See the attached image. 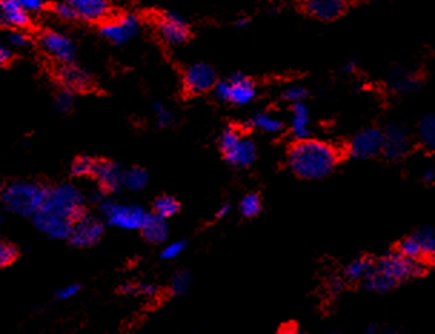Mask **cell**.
<instances>
[{"instance_id": "obj_1", "label": "cell", "mask_w": 435, "mask_h": 334, "mask_svg": "<svg viewBox=\"0 0 435 334\" xmlns=\"http://www.w3.org/2000/svg\"><path fill=\"white\" fill-rule=\"evenodd\" d=\"M86 213L82 193L69 184L49 190L42 208L34 216L36 228L55 240H69L73 224Z\"/></svg>"}, {"instance_id": "obj_2", "label": "cell", "mask_w": 435, "mask_h": 334, "mask_svg": "<svg viewBox=\"0 0 435 334\" xmlns=\"http://www.w3.org/2000/svg\"><path fill=\"white\" fill-rule=\"evenodd\" d=\"M339 152L328 142L318 139L297 141L288 152L290 168L304 180H319L334 171Z\"/></svg>"}, {"instance_id": "obj_3", "label": "cell", "mask_w": 435, "mask_h": 334, "mask_svg": "<svg viewBox=\"0 0 435 334\" xmlns=\"http://www.w3.org/2000/svg\"><path fill=\"white\" fill-rule=\"evenodd\" d=\"M49 190L26 181H18L6 186L2 193L4 207L18 216L34 217L45 204Z\"/></svg>"}, {"instance_id": "obj_4", "label": "cell", "mask_w": 435, "mask_h": 334, "mask_svg": "<svg viewBox=\"0 0 435 334\" xmlns=\"http://www.w3.org/2000/svg\"><path fill=\"white\" fill-rule=\"evenodd\" d=\"M375 270L388 277L396 285L409 278L422 277L426 273L424 260H412L402 255L398 250L387 253L375 263Z\"/></svg>"}, {"instance_id": "obj_5", "label": "cell", "mask_w": 435, "mask_h": 334, "mask_svg": "<svg viewBox=\"0 0 435 334\" xmlns=\"http://www.w3.org/2000/svg\"><path fill=\"white\" fill-rule=\"evenodd\" d=\"M99 210L106 218L108 224L125 231L142 230L149 213L139 206L118 204L111 200H102L99 203Z\"/></svg>"}, {"instance_id": "obj_6", "label": "cell", "mask_w": 435, "mask_h": 334, "mask_svg": "<svg viewBox=\"0 0 435 334\" xmlns=\"http://www.w3.org/2000/svg\"><path fill=\"white\" fill-rule=\"evenodd\" d=\"M140 29V21L136 15L125 14L101 25L99 34L115 45H125L133 39Z\"/></svg>"}, {"instance_id": "obj_7", "label": "cell", "mask_w": 435, "mask_h": 334, "mask_svg": "<svg viewBox=\"0 0 435 334\" xmlns=\"http://www.w3.org/2000/svg\"><path fill=\"white\" fill-rule=\"evenodd\" d=\"M384 132L378 128L359 131L348 143V155L355 159H369L382 152Z\"/></svg>"}, {"instance_id": "obj_8", "label": "cell", "mask_w": 435, "mask_h": 334, "mask_svg": "<svg viewBox=\"0 0 435 334\" xmlns=\"http://www.w3.org/2000/svg\"><path fill=\"white\" fill-rule=\"evenodd\" d=\"M158 32L162 41L172 46L185 44L190 35L186 21L179 14L172 11H165L159 15Z\"/></svg>"}, {"instance_id": "obj_9", "label": "cell", "mask_w": 435, "mask_h": 334, "mask_svg": "<svg viewBox=\"0 0 435 334\" xmlns=\"http://www.w3.org/2000/svg\"><path fill=\"white\" fill-rule=\"evenodd\" d=\"M41 46L59 64H71L76 55V46L71 38L61 32L45 31L39 36Z\"/></svg>"}, {"instance_id": "obj_10", "label": "cell", "mask_w": 435, "mask_h": 334, "mask_svg": "<svg viewBox=\"0 0 435 334\" xmlns=\"http://www.w3.org/2000/svg\"><path fill=\"white\" fill-rule=\"evenodd\" d=\"M216 84L215 69L205 64L196 62L189 65L183 74V86L190 95H200L209 89H213Z\"/></svg>"}, {"instance_id": "obj_11", "label": "cell", "mask_w": 435, "mask_h": 334, "mask_svg": "<svg viewBox=\"0 0 435 334\" xmlns=\"http://www.w3.org/2000/svg\"><path fill=\"white\" fill-rule=\"evenodd\" d=\"M411 148L408 131L401 123H391L384 131V146L382 153L389 161H399L404 158Z\"/></svg>"}, {"instance_id": "obj_12", "label": "cell", "mask_w": 435, "mask_h": 334, "mask_svg": "<svg viewBox=\"0 0 435 334\" xmlns=\"http://www.w3.org/2000/svg\"><path fill=\"white\" fill-rule=\"evenodd\" d=\"M103 231L105 226L98 218L85 214L73 224L69 241L75 247H91L102 238Z\"/></svg>"}, {"instance_id": "obj_13", "label": "cell", "mask_w": 435, "mask_h": 334, "mask_svg": "<svg viewBox=\"0 0 435 334\" xmlns=\"http://www.w3.org/2000/svg\"><path fill=\"white\" fill-rule=\"evenodd\" d=\"M58 81L65 89L72 92H85L92 88L91 74L73 62L62 64L58 71Z\"/></svg>"}, {"instance_id": "obj_14", "label": "cell", "mask_w": 435, "mask_h": 334, "mask_svg": "<svg viewBox=\"0 0 435 334\" xmlns=\"http://www.w3.org/2000/svg\"><path fill=\"white\" fill-rule=\"evenodd\" d=\"M125 171L111 161H98L93 178L98 181L102 193H116L123 188Z\"/></svg>"}, {"instance_id": "obj_15", "label": "cell", "mask_w": 435, "mask_h": 334, "mask_svg": "<svg viewBox=\"0 0 435 334\" xmlns=\"http://www.w3.org/2000/svg\"><path fill=\"white\" fill-rule=\"evenodd\" d=\"M304 6L319 21H334L347 11L348 0H304Z\"/></svg>"}, {"instance_id": "obj_16", "label": "cell", "mask_w": 435, "mask_h": 334, "mask_svg": "<svg viewBox=\"0 0 435 334\" xmlns=\"http://www.w3.org/2000/svg\"><path fill=\"white\" fill-rule=\"evenodd\" d=\"M231 84V93H230V102L237 106H245L251 103L257 96V86L252 79L245 76L244 74H234L230 78Z\"/></svg>"}, {"instance_id": "obj_17", "label": "cell", "mask_w": 435, "mask_h": 334, "mask_svg": "<svg viewBox=\"0 0 435 334\" xmlns=\"http://www.w3.org/2000/svg\"><path fill=\"white\" fill-rule=\"evenodd\" d=\"M224 156L227 162L232 166L245 168V166H250L257 158V145L252 139L241 136L240 141L231 149L224 152Z\"/></svg>"}, {"instance_id": "obj_18", "label": "cell", "mask_w": 435, "mask_h": 334, "mask_svg": "<svg viewBox=\"0 0 435 334\" xmlns=\"http://www.w3.org/2000/svg\"><path fill=\"white\" fill-rule=\"evenodd\" d=\"M388 88L396 93H412L421 88V78L405 68H395L388 74Z\"/></svg>"}, {"instance_id": "obj_19", "label": "cell", "mask_w": 435, "mask_h": 334, "mask_svg": "<svg viewBox=\"0 0 435 334\" xmlns=\"http://www.w3.org/2000/svg\"><path fill=\"white\" fill-rule=\"evenodd\" d=\"M78 18L86 22H101L109 14V0H72Z\"/></svg>"}, {"instance_id": "obj_20", "label": "cell", "mask_w": 435, "mask_h": 334, "mask_svg": "<svg viewBox=\"0 0 435 334\" xmlns=\"http://www.w3.org/2000/svg\"><path fill=\"white\" fill-rule=\"evenodd\" d=\"M29 14L16 0H2V24L11 29H24L29 25Z\"/></svg>"}, {"instance_id": "obj_21", "label": "cell", "mask_w": 435, "mask_h": 334, "mask_svg": "<svg viewBox=\"0 0 435 334\" xmlns=\"http://www.w3.org/2000/svg\"><path fill=\"white\" fill-rule=\"evenodd\" d=\"M291 132L297 141L308 139L311 135L309 131V109L301 102L292 103V119H291Z\"/></svg>"}, {"instance_id": "obj_22", "label": "cell", "mask_w": 435, "mask_h": 334, "mask_svg": "<svg viewBox=\"0 0 435 334\" xmlns=\"http://www.w3.org/2000/svg\"><path fill=\"white\" fill-rule=\"evenodd\" d=\"M142 234L145 237L146 241L152 243V244H160L168 238V224L165 218L158 217L156 214H149V217L146 218L143 227H142Z\"/></svg>"}, {"instance_id": "obj_23", "label": "cell", "mask_w": 435, "mask_h": 334, "mask_svg": "<svg viewBox=\"0 0 435 334\" xmlns=\"http://www.w3.org/2000/svg\"><path fill=\"white\" fill-rule=\"evenodd\" d=\"M375 261L369 257H359L352 260L345 268H344V277L351 283L364 281L368 274L374 270Z\"/></svg>"}, {"instance_id": "obj_24", "label": "cell", "mask_w": 435, "mask_h": 334, "mask_svg": "<svg viewBox=\"0 0 435 334\" xmlns=\"http://www.w3.org/2000/svg\"><path fill=\"white\" fill-rule=\"evenodd\" d=\"M414 236L421 246L422 258L434 261L435 260V227H432V226L422 227L418 231H415Z\"/></svg>"}, {"instance_id": "obj_25", "label": "cell", "mask_w": 435, "mask_h": 334, "mask_svg": "<svg viewBox=\"0 0 435 334\" xmlns=\"http://www.w3.org/2000/svg\"><path fill=\"white\" fill-rule=\"evenodd\" d=\"M250 126L267 133H277L282 129V122L271 113L258 112L250 119Z\"/></svg>"}, {"instance_id": "obj_26", "label": "cell", "mask_w": 435, "mask_h": 334, "mask_svg": "<svg viewBox=\"0 0 435 334\" xmlns=\"http://www.w3.org/2000/svg\"><path fill=\"white\" fill-rule=\"evenodd\" d=\"M362 283H364V288L365 290H368L371 293H378V294H385V293L391 291L396 285L388 277H385L378 270H375V267H374V270L368 274V277Z\"/></svg>"}, {"instance_id": "obj_27", "label": "cell", "mask_w": 435, "mask_h": 334, "mask_svg": "<svg viewBox=\"0 0 435 334\" xmlns=\"http://www.w3.org/2000/svg\"><path fill=\"white\" fill-rule=\"evenodd\" d=\"M149 183V176L143 168H129L123 174V188L129 191H140Z\"/></svg>"}, {"instance_id": "obj_28", "label": "cell", "mask_w": 435, "mask_h": 334, "mask_svg": "<svg viewBox=\"0 0 435 334\" xmlns=\"http://www.w3.org/2000/svg\"><path fill=\"white\" fill-rule=\"evenodd\" d=\"M418 135L428 149H435V113L425 115L418 123Z\"/></svg>"}, {"instance_id": "obj_29", "label": "cell", "mask_w": 435, "mask_h": 334, "mask_svg": "<svg viewBox=\"0 0 435 334\" xmlns=\"http://www.w3.org/2000/svg\"><path fill=\"white\" fill-rule=\"evenodd\" d=\"M178 211H179V203L176 201V198L170 196H162L153 204V214L165 220L176 216Z\"/></svg>"}, {"instance_id": "obj_30", "label": "cell", "mask_w": 435, "mask_h": 334, "mask_svg": "<svg viewBox=\"0 0 435 334\" xmlns=\"http://www.w3.org/2000/svg\"><path fill=\"white\" fill-rule=\"evenodd\" d=\"M190 284H192L190 273L186 270H182L172 277L170 284H169V293L173 297H182L189 291Z\"/></svg>"}, {"instance_id": "obj_31", "label": "cell", "mask_w": 435, "mask_h": 334, "mask_svg": "<svg viewBox=\"0 0 435 334\" xmlns=\"http://www.w3.org/2000/svg\"><path fill=\"white\" fill-rule=\"evenodd\" d=\"M98 161L91 156H79L73 161L71 173L75 177H93Z\"/></svg>"}, {"instance_id": "obj_32", "label": "cell", "mask_w": 435, "mask_h": 334, "mask_svg": "<svg viewBox=\"0 0 435 334\" xmlns=\"http://www.w3.org/2000/svg\"><path fill=\"white\" fill-rule=\"evenodd\" d=\"M396 250H398L402 255H405V257H408V258H412V260H424V258H422L421 246H419V243H418V240L415 238L414 234L409 236V237H406V238H404V240H401V241L398 243V246H396Z\"/></svg>"}, {"instance_id": "obj_33", "label": "cell", "mask_w": 435, "mask_h": 334, "mask_svg": "<svg viewBox=\"0 0 435 334\" xmlns=\"http://www.w3.org/2000/svg\"><path fill=\"white\" fill-rule=\"evenodd\" d=\"M262 204L261 198L257 194H248L242 198L240 204V211L245 218H254L261 213Z\"/></svg>"}, {"instance_id": "obj_34", "label": "cell", "mask_w": 435, "mask_h": 334, "mask_svg": "<svg viewBox=\"0 0 435 334\" xmlns=\"http://www.w3.org/2000/svg\"><path fill=\"white\" fill-rule=\"evenodd\" d=\"M241 136H242V135H241V132H240L237 128L228 126V128L222 132V135H221V138H220V148H221L222 153L227 152L228 149H231V148L240 141Z\"/></svg>"}, {"instance_id": "obj_35", "label": "cell", "mask_w": 435, "mask_h": 334, "mask_svg": "<svg viewBox=\"0 0 435 334\" xmlns=\"http://www.w3.org/2000/svg\"><path fill=\"white\" fill-rule=\"evenodd\" d=\"M18 255L19 251L14 244L2 243V246H0V267L5 268L8 265H12L16 261Z\"/></svg>"}, {"instance_id": "obj_36", "label": "cell", "mask_w": 435, "mask_h": 334, "mask_svg": "<svg viewBox=\"0 0 435 334\" xmlns=\"http://www.w3.org/2000/svg\"><path fill=\"white\" fill-rule=\"evenodd\" d=\"M73 93L72 91L69 89H62L58 95H56V99H55V106L59 112L65 113V112H69L73 106V102H75V98H73Z\"/></svg>"}, {"instance_id": "obj_37", "label": "cell", "mask_w": 435, "mask_h": 334, "mask_svg": "<svg viewBox=\"0 0 435 334\" xmlns=\"http://www.w3.org/2000/svg\"><path fill=\"white\" fill-rule=\"evenodd\" d=\"M152 109H153V113H155V116H156V121H158V125H159V126L165 128V126L172 125V122H173V113H172L162 102H155L153 106H152Z\"/></svg>"}, {"instance_id": "obj_38", "label": "cell", "mask_w": 435, "mask_h": 334, "mask_svg": "<svg viewBox=\"0 0 435 334\" xmlns=\"http://www.w3.org/2000/svg\"><path fill=\"white\" fill-rule=\"evenodd\" d=\"M53 12L58 18L61 19H65V21H73L78 18V14H76V9L75 6L68 2V0H63V2H58L53 5Z\"/></svg>"}, {"instance_id": "obj_39", "label": "cell", "mask_w": 435, "mask_h": 334, "mask_svg": "<svg viewBox=\"0 0 435 334\" xmlns=\"http://www.w3.org/2000/svg\"><path fill=\"white\" fill-rule=\"evenodd\" d=\"M185 247H186L185 241H173V243L163 247V250L160 253V258L162 260H173L183 253Z\"/></svg>"}, {"instance_id": "obj_40", "label": "cell", "mask_w": 435, "mask_h": 334, "mask_svg": "<svg viewBox=\"0 0 435 334\" xmlns=\"http://www.w3.org/2000/svg\"><path fill=\"white\" fill-rule=\"evenodd\" d=\"M6 39H8V42L12 46L22 48V46H28L29 45V36L22 29H11L8 32Z\"/></svg>"}, {"instance_id": "obj_41", "label": "cell", "mask_w": 435, "mask_h": 334, "mask_svg": "<svg viewBox=\"0 0 435 334\" xmlns=\"http://www.w3.org/2000/svg\"><path fill=\"white\" fill-rule=\"evenodd\" d=\"M282 98L288 102H292V103L301 102L307 98V89L304 86H300V85L298 86H291L284 92Z\"/></svg>"}, {"instance_id": "obj_42", "label": "cell", "mask_w": 435, "mask_h": 334, "mask_svg": "<svg viewBox=\"0 0 435 334\" xmlns=\"http://www.w3.org/2000/svg\"><path fill=\"white\" fill-rule=\"evenodd\" d=\"M213 93L218 99L230 102V93H231V84L230 79L225 81H216L213 86Z\"/></svg>"}, {"instance_id": "obj_43", "label": "cell", "mask_w": 435, "mask_h": 334, "mask_svg": "<svg viewBox=\"0 0 435 334\" xmlns=\"http://www.w3.org/2000/svg\"><path fill=\"white\" fill-rule=\"evenodd\" d=\"M16 2L28 12V14H38L45 9V0H16Z\"/></svg>"}, {"instance_id": "obj_44", "label": "cell", "mask_w": 435, "mask_h": 334, "mask_svg": "<svg viewBox=\"0 0 435 334\" xmlns=\"http://www.w3.org/2000/svg\"><path fill=\"white\" fill-rule=\"evenodd\" d=\"M327 287H328V293L332 297H338L344 291V280L338 275H331L327 281Z\"/></svg>"}, {"instance_id": "obj_45", "label": "cell", "mask_w": 435, "mask_h": 334, "mask_svg": "<svg viewBox=\"0 0 435 334\" xmlns=\"http://www.w3.org/2000/svg\"><path fill=\"white\" fill-rule=\"evenodd\" d=\"M79 290H81V285H78V284L65 285L56 291V298L61 301H66V300L75 297L79 293Z\"/></svg>"}, {"instance_id": "obj_46", "label": "cell", "mask_w": 435, "mask_h": 334, "mask_svg": "<svg viewBox=\"0 0 435 334\" xmlns=\"http://www.w3.org/2000/svg\"><path fill=\"white\" fill-rule=\"evenodd\" d=\"M155 294H156V287L153 284H146V283L138 284V295L152 297Z\"/></svg>"}, {"instance_id": "obj_47", "label": "cell", "mask_w": 435, "mask_h": 334, "mask_svg": "<svg viewBox=\"0 0 435 334\" xmlns=\"http://www.w3.org/2000/svg\"><path fill=\"white\" fill-rule=\"evenodd\" d=\"M12 58H14V54L8 46L0 48V64L8 65L12 61Z\"/></svg>"}, {"instance_id": "obj_48", "label": "cell", "mask_w": 435, "mask_h": 334, "mask_svg": "<svg viewBox=\"0 0 435 334\" xmlns=\"http://www.w3.org/2000/svg\"><path fill=\"white\" fill-rule=\"evenodd\" d=\"M119 291L122 294H126V295H138V284L135 283H126L123 285H121Z\"/></svg>"}, {"instance_id": "obj_49", "label": "cell", "mask_w": 435, "mask_h": 334, "mask_svg": "<svg viewBox=\"0 0 435 334\" xmlns=\"http://www.w3.org/2000/svg\"><path fill=\"white\" fill-rule=\"evenodd\" d=\"M342 71L345 74H354L357 71V62L354 59L351 61H347L344 65H342Z\"/></svg>"}, {"instance_id": "obj_50", "label": "cell", "mask_w": 435, "mask_h": 334, "mask_svg": "<svg viewBox=\"0 0 435 334\" xmlns=\"http://www.w3.org/2000/svg\"><path fill=\"white\" fill-rule=\"evenodd\" d=\"M422 180L425 183H434L435 181V170L434 168H426L424 173H422Z\"/></svg>"}, {"instance_id": "obj_51", "label": "cell", "mask_w": 435, "mask_h": 334, "mask_svg": "<svg viewBox=\"0 0 435 334\" xmlns=\"http://www.w3.org/2000/svg\"><path fill=\"white\" fill-rule=\"evenodd\" d=\"M230 211H231V206L230 204H224L220 210H218L216 217L218 218H224V217H227L230 214Z\"/></svg>"}, {"instance_id": "obj_52", "label": "cell", "mask_w": 435, "mask_h": 334, "mask_svg": "<svg viewBox=\"0 0 435 334\" xmlns=\"http://www.w3.org/2000/svg\"><path fill=\"white\" fill-rule=\"evenodd\" d=\"M248 24H250V19H248V18H241V19L237 21V26H238V28H245Z\"/></svg>"}, {"instance_id": "obj_53", "label": "cell", "mask_w": 435, "mask_h": 334, "mask_svg": "<svg viewBox=\"0 0 435 334\" xmlns=\"http://www.w3.org/2000/svg\"><path fill=\"white\" fill-rule=\"evenodd\" d=\"M367 333H368V334H375V333H378V325H377V324H371V325L367 328Z\"/></svg>"}, {"instance_id": "obj_54", "label": "cell", "mask_w": 435, "mask_h": 334, "mask_svg": "<svg viewBox=\"0 0 435 334\" xmlns=\"http://www.w3.org/2000/svg\"><path fill=\"white\" fill-rule=\"evenodd\" d=\"M68 2H72V0H68Z\"/></svg>"}]
</instances>
